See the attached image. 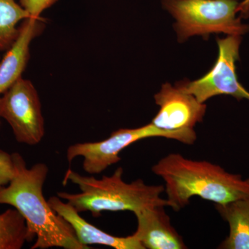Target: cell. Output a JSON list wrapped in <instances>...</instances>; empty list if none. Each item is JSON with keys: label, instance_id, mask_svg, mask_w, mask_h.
I'll return each instance as SVG.
<instances>
[{"label": "cell", "instance_id": "cell-9", "mask_svg": "<svg viewBox=\"0 0 249 249\" xmlns=\"http://www.w3.org/2000/svg\"><path fill=\"white\" fill-rule=\"evenodd\" d=\"M164 206L146 208L135 213L137 231L132 234L145 249H185L183 237L172 225Z\"/></svg>", "mask_w": 249, "mask_h": 249}, {"label": "cell", "instance_id": "cell-1", "mask_svg": "<svg viewBox=\"0 0 249 249\" xmlns=\"http://www.w3.org/2000/svg\"><path fill=\"white\" fill-rule=\"evenodd\" d=\"M11 155L14 176L8 186L0 188V204L13 206L24 218L29 232L36 238L31 249H91L80 243L71 226L46 201L42 190L49 173L47 165L37 163L28 168L22 155L18 152Z\"/></svg>", "mask_w": 249, "mask_h": 249}, {"label": "cell", "instance_id": "cell-4", "mask_svg": "<svg viewBox=\"0 0 249 249\" xmlns=\"http://www.w3.org/2000/svg\"><path fill=\"white\" fill-rule=\"evenodd\" d=\"M239 0H162L163 9L175 19L179 42L193 36L207 39L213 34L245 35L249 26L237 17Z\"/></svg>", "mask_w": 249, "mask_h": 249}, {"label": "cell", "instance_id": "cell-10", "mask_svg": "<svg viewBox=\"0 0 249 249\" xmlns=\"http://www.w3.org/2000/svg\"><path fill=\"white\" fill-rule=\"evenodd\" d=\"M45 28L40 18H28L19 27L14 43L0 60V96L22 76L30 58V45Z\"/></svg>", "mask_w": 249, "mask_h": 249}, {"label": "cell", "instance_id": "cell-17", "mask_svg": "<svg viewBox=\"0 0 249 249\" xmlns=\"http://www.w3.org/2000/svg\"><path fill=\"white\" fill-rule=\"evenodd\" d=\"M237 12L241 18L247 19L249 18V0H242L239 4Z\"/></svg>", "mask_w": 249, "mask_h": 249}, {"label": "cell", "instance_id": "cell-8", "mask_svg": "<svg viewBox=\"0 0 249 249\" xmlns=\"http://www.w3.org/2000/svg\"><path fill=\"white\" fill-rule=\"evenodd\" d=\"M154 98L160 110L151 124L158 128L168 131L195 129L206 115V105L175 85H162Z\"/></svg>", "mask_w": 249, "mask_h": 249}, {"label": "cell", "instance_id": "cell-11", "mask_svg": "<svg viewBox=\"0 0 249 249\" xmlns=\"http://www.w3.org/2000/svg\"><path fill=\"white\" fill-rule=\"evenodd\" d=\"M48 203L57 214L71 226L82 245L87 247L91 245H104L115 249H145L132 235L124 237H116L87 222L72 205L63 202L58 196L50 197Z\"/></svg>", "mask_w": 249, "mask_h": 249}, {"label": "cell", "instance_id": "cell-3", "mask_svg": "<svg viewBox=\"0 0 249 249\" xmlns=\"http://www.w3.org/2000/svg\"><path fill=\"white\" fill-rule=\"evenodd\" d=\"M124 169L119 167L110 177L96 178L83 176L71 169L67 170L63 184L69 181L79 187L77 194L59 192L57 196L65 199L78 213L89 211L98 217L103 211H132L134 213L155 206H169L168 199L160 197L165 191L163 185H147L139 178L127 183L123 179Z\"/></svg>", "mask_w": 249, "mask_h": 249}, {"label": "cell", "instance_id": "cell-6", "mask_svg": "<svg viewBox=\"0 0 249 249\" xmlns=\"http://www.w3.org/2000/svg\"><path fill=\"white\" fill-rule=\"evenodd\" d=\"M241 42L240 36L217 37L218 56L211 70L199 79L183 80L175 85L185 92L191 93L201 103L220 95L232 96L238 101L243 99L249 101V91L239 82L236 73Z\"/></svg>", "mask_w": 249, "mask_h": 249}, {"label": "cell", "instance_id": "cell-2", "mask_svg": "<svg viewBox=\"0 0 249 249\" xmlns=\"http://www.w3.org/2000/svg\"><path fill=\"white\" fill-rule=\"evenodd\" d=\"M163 178L170 208L179 211L193 196L215 204H226L249 196V178L228 173L220 165L206 160H189L171 153L152 168Z\"/></svg>", "mask_w": 249, "mask_h": 249}, {"label": "cell", "instance_id": "cell-12", "mask_svg": "<svg viewBox=\"0 0 249 249\" xmlns=\"http://www.w3.org/2000/svg\"><path fill=\"white\" fill-rule=\"evenodd\" d=\"M215 209L229 225V234L218 249H249V196L215 204Z\"/></svg>", "mask_w": 249, "mask_h": 249}, {"label": "cell", "instance_id": "cell-14", "mask_svg": "<svg viewBox=\"0 0 249 249\" xmlns=\"http://www.w3.org/2000/svg\"><path fill=\"white\" fill-rule=\"evenodd\" d=\"M30 18L16 0H0V52H6L19 34V22Z\"/></svg>", "mask_w": 249, "mask_h": 249}, {"label": "cell", "instance_id": "cell-18", "mask_svg": "<svg viewBox=\"0 0 249 249\" xmlns=\"http://www.w3.org/2000/svg\"><path fill=\"white\" fill-rule=\"evenodd\" d=\"M0 60H1V56H0Z\"/></svg>", "mask_w": 249, "mask_h": 249}, {"label": "cell", "instance_id": "cell-15", "mask_svg": "<svg viewBox=\"0 0 249 249\" xmlns=\"http://www.w3.org/2000/svg\"><path fill=\"white\" fill-rule=\"evenodd\" d=\"M14 176L12 155L0 150V188L9 184Z\"/></svg>", "mask_w": 249, "mask_h": 249}, {"label": "cell", "instance_id": "cell-5", "mask_svg": "<svg viewBox=\"0 0 249 249\" xmlns=\"http://www.w3.org/2000/svg\"><path fill=\"white\" fill-rule=\"evenodd\" d=\"M151 137H163L192 145L196 142V134L195 129L164 130L150 123L137 128L118 129L101 142L72 145L67 149V159L71 163L76 157H83V170L89 175H97L120 161L119 154L124 148L134 142Z\"/></svg>", "mask_w": 249, "mask_h": 249}, {"label": "cell", "instance_id": "cell-13", "mask_svg": "<svg viewBox=\"0 0 249 249\" xmlns=\"http://www.w3.org/2000/svg\"><path fill=\"white\" fill-rule=\"evenodd\" d=\"M34 239L17 210L8 209L0 214V249H20Z\"/></svg>", "mask_w": 249, "mask_h": 249}, {"label": "cell", "instance_id": "cell-16", "mask_svg": "<svg viewBox=\"0 0 249 249\" xmlns=\"http://www.w3.org/2000/svg\"><path fill=\"white\" fill-rule=\"evenodd\" d=\"M57 1L58 0H19V3L31 18H40L42 13L53 6Z\"/></svg>", "mask_w": 249, "mask_h": 249}, {"label": "cell", "instance_id": "cell-7", "mask_svg": "<svg viewBox=\"0 0 249 249\" xmlns=\"http://www.w3.org/2000/svg\"><path fill=\"white\" fill-rule=\"evenodd\" d=\"M0 118L10 124L19 143L36 145L45 137V119L38 93L22 77L0 96Z\"/></svg>", "mask_w": 249, "mask_h": 249}]
</instances>
